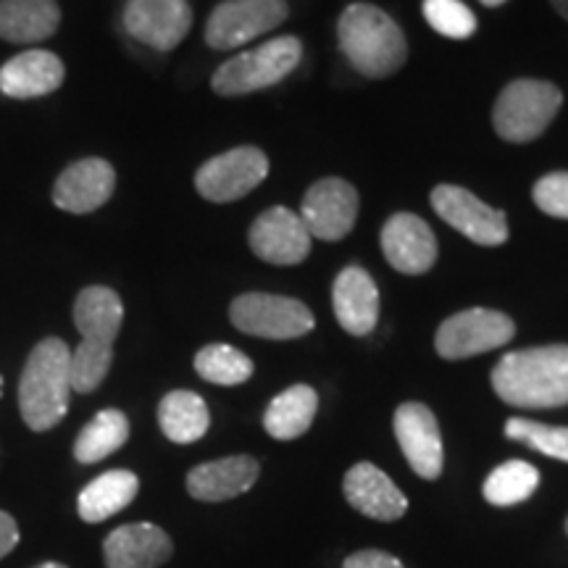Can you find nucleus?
<instances>
[{
    "label": "nucleus",
    "mask_w": 568,
    "mask_h": 568,
    "mask_svg": "<svg viewBox=\"0 0 568 568\" xmlns=\"http://www.w3.org/2000/svg\"><path fill=\"white\" fill-rule=\"evenodd\" d=\"M74 326L82 343L71 351V389L80 395L95 393L111 372L113 343L124 322L119 293L103 284L84 287L74 301Z\"/></svg>",
    "instance_id": "f257e3e1"
},
{
    "label": "nucleus",
    "mask_w": 568,
    "mask_h": 568,
    "mask_svg": "<svg viewBox=\"0 0 568 568\" xmlns=\"http://www.w3.org/2000/svg\"><path fill=\"white\" fill-rule=\"evenodd\" d=\"M497 397L516 408L568 406V345L524 347L493 368Z\"/></svg>",
    "instance_id": "f03ea898"
},
{
    "label": "nucleus",
    "mask_w": 568,
    "mask_h": 568,
    "mask_svg": "<svg viewBox=\"0 0 568 568\" xmlns=\"http://www.w3.org/2000/svg\"><path fill=\"white\" fill-rule=\"evenodd\" d=\"M71 347L61 337H45L32 347L19 379V414L32 432H48L69 410Z\"/></svg>",
    "instance_id": "7ed1b4c3"
},
{
    "label": "nucleus",
    "mask_w": 568,
    "mask_h": 568,
    "mask_svg": "<svg viewBox=\"0 0 568 568\" xmlns=\"http://www.w3.org/2000/svg\"><path fill=\"white\" fill-rule=\"evenodd\" d=\"M337 40L355 71L372 80H385L403 69L408 42L397 21L372 3H353L337 21Z\"/></svg>",
    "instance_id": "20e7f679"
},
{
    "label": "nucleus",
    "mask_w": 568,
    "mask_h": 568,
    "mask_svg": "<svg viewBox=\"0 0 568 568\" xmlns=\"http://www.w3.org/2000/svg\"><path fill=\"white\" fill-rule=\"evenodd\" d=\"M301 59V40L293 38V34H284V38H274L264 45L253 48V51L224 61L222 67L213 71L211 88L222 98H237L247 95V92L274 88L284 77L293 74Z\"/></svg>",
    "instance_id": "39448f33"
},
{
    "label": "nucleus",
    "mask_w": 568,
    "mask_h": 568,
    "mask_svg": "<svg viewBox=\"0 0 568 568\" xmlns=\"http://www.w3.org/2000/svg\"><path fill=\"white\" fill-rule=\"evenodd\" d=\"M564 105V92L545 80H516L497 95L495 132L506 142L537 140Z\"/></svg>",
    "instance_id": "423d86ee"
},
{
    "label": "nucleus",
    "mask_w": 568,
    "mask_h": 568,
    "mask_svg": "<svg viewBox=\"0 0 568 568\" xmlns=\"http://www.w3.org/2000/svg\"><path fill=\"white\" fill-rule=\"evenodd\" d=\"M230 322L243 335L264 339H297L314 329L316 318L311 308L295 297L245 293L230 305Z\"/></svg>",
    "instance_id": "0eeeda50"
},
{
    "label": "nucleus",
    "mask_w": 568,
    "mask_h": 568,
    "mask_svg": "<svg viewBox=\"0 0 568 568\" xmlns=\"http://www.w3.org/2000/svg\"><path fill=\"white\" fill-rule=\"evenodd\" d=\"M516 335L514 318L493 308H468L439 324L435 347L439 358L464 361L497 351Z\"/></svg>",
    "instance_id": "6e6552de"
},
{
    "label": "nucleus",
    "mask_w": 568,
    "mask_h": 568,
    "mask_svg": "<svg viewBox=\"0 0 568 568\" xmlns=\"http://www.w3.org/2000/svg\"><path fill=\"white\" fill-rule=\"evenodd\" d=\"M287 0H224L205 21V42L213 51H234L287 19Z\"/></svg>",
    "instance_id": "1a4fd4ad"
},
{
    "label": "nucleus",
    "mask_w": 568,
    "mask_h": 568,
    "mask_svg": "<svg viewBox=\"0 0 568 568\" xmlns=\"http://www.w3.org/2000/svg\"><path fill=\"white\" fill-rule=\"evenodd\" d=\"M268 176V159L253 145L232 148L222 155H213L197 169L195 187L205 201L232 203L253 193Z\"/></svg>",
    "instance_id": "9d476101"
},
{
    "label": "nucleus",
    "mask_w": 568,
    "mask_h": 568,
    "mask_svg": "<svg viewBox=\"0 0 568 568\" xmlns=\"http://www.w3.org/2000/svg\"><path fill=\"white\" fill-rule=\"evenodd\" d=\"M432 209L445 224L464 234L471 243L497 247L508 240V219L500 209L479 201L458 184H437L432 190Z\"/></svg>",
    "instance_id": "9b49d317"
},
{
    "label": "nucleus",
    "mask_w": 568,
    "mask_h": 568,
    "mask_svg": "<svg viewBox=\"0 0 568 568\" xmlns=\"http://www.w3.org/2000/svg\"><path fill=\"white\" fill-rule=\"evenodd\" d=\"M301 219L311 237L337 243L351 234L358 219V193L351 182L337 180V176L318 180L303 197Z\"/></svg>",
    "instance_id": "f8f14e48"
},
{
    "label": "nucleus",
    "mask_w": 568,
    "mask_h": 568,
    "mask_svg": "<svg viewBox=\"0 0 568 568\" xmlns=\"http://www.w3.org/2000/svg\"><path fill=\"white\" fill-rule=\"evenodd\" d=\"M124 27L134 40L153 51H174L193 27L187 0H126Z\"/></svg>",
    "instance_id": "ddd939ff"
},
{
    "label": "nucleus",
    "mask_w": 568,
    "mask_h": 568,
    "mask_svg": "<svg viewBox=\"0 0 568 568\" xmlns=\"http://www.w3.org/2000/svg\"><path fill=\"white\" fill-rule=\"evenodd\" d=\"M311 240L314 237L305 230L303 219L284 205L261 213L247 234L251 251L274 266H295L308 258Z\"/></svg>",
    "instance_id": "4468645a"
},
{
    "label": "nucleus",
    "mask_w": 568,
    "mask_h": 568,
    "mask_svg": "<svg viewBox=\"0 0 568 568\" xmlns=\"http://www.w3.org/2000/svg\"><path fill=\"white\" fill-rule=\"evenodd\" d=\"M393 426L408 466L422 479H437L445 466V450L435 414L424 403H403L395 410Z\"/></svg>",
    "instance_id": "2eb2a0df"
},
{
    "label": "nucleus",
    "mask_w": 568,
    "mask_h": 568,
    "mask_svg": "<svg viewBox=\"0 0 568 568\" xmlns=\"http://www.w3.org/2000/svg\"><path fill=\"white\" fill-rule=\"evenodd\" d=\"M116 190V172L105 159H82L63 169L53 184L55 209L67 213H92L103 209Z\"/></svg>",
    "instance_id": "dca6fc26"
},
{
    "label": "nucleus",
    "mask_w": 568,
    "mask_h": 568,
    "mask_svg": "<svg viewBox=\"0 0 568 568\" xmlns=\"http://www.w3.org/2000/svg\"><path fill=\"white\" fill-rule=\"evenodd\" d=\"M382 253L400 274H426L437 261V237L416 213H395L382 230Z\"/></svg>",
    "instance_id": "f3484780"
},
{
    "label": "nucleus",
    "mask_w": 568,
    "mask_h": 568,
    "mask_svg": "<svg viewBox=\"0 0 568 568\" xmlns=\"http://www.w3.org/2000/svg\"><path fill=\"white\" fill-rule=\"evenodd\" d=\"M343 493L358 514L374 518V521H397L408 510V497L395 487V481L382 468L366 464V460L355 464L345 474Z\"/></svg>",
    "instance_id": "a211bd4d"
},
{
    "label": "nucleus",
    "mask_w": 568,
    "mask_h": 568,
    "mask_svg": "<svg viewBox=\"0 0 568 568\" xmlns=\"http://www.w3.org/2000/svg\"><path fill=\"white\" fill-rule=\"evenodd\" d=\"M67 80V67L51 51H24L0 67V92L13 101H32L55 92Z\"/></svg>",
    "instance_id": "6ab92c4d"
},
{
    "label": "nucleus",
    "mask_w": 568,
    "mask_h": 568,
    "mask_svg": "<svg viewBox=\"0 0 568 568\" xmlns=\"http://www.w3.org/2000/svg\"><path fill=\"white\" fill-rule=\"evenodd\" d=\"M172 552L174 545L166 531L148 521L124 524L103 542L105 568H159Z\"/></svg>",
    "instance_id": "aec40b11"
},
{
    "label": "nucleus",
    "mask_w": 568,
    "mask_h": 568,
    "mask_svg": "<svg viewBox=\"0 0 568 568\" xmlns=\"http://www.w3.org/2000/svg\"><path fill=\"white\" fill-rule=\"evenodd\" d=\"M332 305H335L337 322L347 335H372L379 322V290H376L372 274L361 266L343 268L332 287Z\"/></svg>",
    "instance_id": "412c9836"
},
{
    "label": "nucleus",
    "mask_w": 568,
    "mask_h": 568,
    "mask_svg": "<svg viewBox=\"0 0 568 568\" xmlns=\"http://www.w3.org/2000/svg\"><path fill=\"white\" fill-rule=\"evenodd\" d=\"M261 466L251 456H230L195 466L187 474V493L201 503H222L243 495L258 481Z\"/></svg>",
    "instance_id": "4be33fe9"
},
{
    "label": "nucleus",
    "mask_w": 568,
    "mask_h": 568,
    "mask_svg": "<svg viewBox=\"0 0 568 568\" xmlns=\"http://www.w3.org/2000/svg\"><path fill=\"white\" fill-rule=\"evenodd\" d=\"M61 24L55 0H0V40L34 45L53 38Z\"/></svg>",
    "instance_id": "5701e85b"
},
{
    "label": "nucleus",
    "mask_w": 568,
    "mask_h": 568,
    "mask_svg": "<svg viewBox=\"0 0 568 568\" xmlns=\"http://www.w3.org/2000/svg\"><path fill=\"white\" fill-rule=\"evenodd\" d=\"M138 489L140 479L132 471H124V468L105 471L82 489L80 500H77V514H80L82 521L101 524L130 506L138 497Z\"/></svg>",
    "instance_id": "b1692460"
},
{
    "label": "nucleus",
    "mask_w": 568,
    "mask_h": 568,
    "mask_svg": "<svg viewBox=\"0 0 568 568\" xmlns=\"http://www.w3.org/2000/svg\"><path fill=\"white\" fill-rule=\"evenodd\" d=\"M318 410V395L314 387L295 385L287 387L268 403L264 414V429L274 439H297L311 429Z\"/></svg>",
    "instance_id": "393cba45"
},
{
    "label": "nucleus",
    "mask_w": 568,
    "mask_h": 568,
    "mask_svg": "<svg viewBox=\"0 0 568 568\" xmlns=\"http://www.w3.org/2000/svg\"><path fill=\"white\" fill-rule=\"evenodd\" d=\"M161 432L176 445L197 443L211 426V414L205 400L190 389H174L159 403Z\"/></svg>",
    "instance_id": "a878e982"
},
{
    "label": "nucleus",
    "mask_w": 568,
    "mask_h": 568,
    "mask_svg": "<svg viewBox=\"0 0 568 568\" xmlns=\"http://www.w3.org/2000/svg\"><path fill=\"white\" fill-rule=\"evenodd\" d=\"M130 439V418L122 410L105 408L84 426L74 443V458L80 464H98L113 456Z\"/></svg>",
    "instance_id": "bb28decb"
},
{
    "label": "nucleus",
    "mask_w": 568,
    "mask_h": 568,
    "mask_svg": "<svg viewBox=\"0 0 568 568\" xmlns=\"http://www.w3.org/2000/svg\"><path fill=\"white\" fill-rule=\"evenodd\" d=\"M537 487L539 471L535 466L527 464V460H506L495 471H489L481 493H485L487 503H493V506L508 508L529 500L537 493Z\"/></svg>",
    "instance_id": "cd10ccee"
},
{
    "label": "nucleus",
    "mask_w": 568,
    "mask_h": 568,
    "mask_svg": "<svg viewBox=\"0 0 568 568\" xmlns=\"http://www.w3.org/2000/svg\"><path fill=\"white\" fill-rule=\"evenodd\" d=\"M195 372L201 379L211 382V385L234 387L251 379L255 366L243 351H237V347L232 345L216 343V345H205L203 351H197Z\"/></svg>",
    "instance_id": "c85d7f7f"
},
{
    "label": "nucleus",
    "mask_w": 568,
    "mask_h": 568,
    "mask_svg": "<svg viewBox=\"0 0 568 568\" xmlns=\"http://www.w3.org/2000/svg\"><path fill=\"white\" fill-rule=\"evenodd\" d=\"M506 437L535 447L542 456L568 464V426H548L529 422V418H510L506 424Z\"/></svg>",
    "instance_id": "c756f323"
},
{
    "label": "nucleus",
    "mask_w": 568,
    "mask_h": 568,
    "mask_svg": "<svg viewBox=\"0 0 568 568\" xmlns=\"http://www.w3.org/2000/svg\"><path fill=\"white\" fill-rule=\"evenodd\" d=\"M424 19L437 34L466 40L477 32V17L460 0H424Z\"/></svg>",
    "instance_id": "7c9ffc66"
},
{
    "label": "nucleus",
    "mask_w": 568,
    "mask_h": 568,
    "mask_svg": "<svg viewBox=\"0 0 568 568\" xmlns=\"http://www.w3.org/2000/svg\"><path fill=\"white\" fill-rule=\"evenodd\" d=\"M531 197H535L537 209L548 216L568 219V172L545 174L531 190Z\"/></svg>",
    "instance_id": "2f4dec72"
},
{
    "label": "nucleus",
    "mask_w": 568,
    "mask_h": 568,
    "mask_svg": "<svg viewBox=\"0 0 568 568\" xmlns=\"http://www.w3.org/2000/svg\"><path fill=\"white\" fill-rule=\"evenodd\" d=\"M343 568H406L385 550H358L345 560Z\"/></svg>",
    "instance_id": "473e14b6"
},
{
    "label": "nucleus",
    "mask_w": 568,
    "mask_h": 568,
    "mask_svg": "<svg viewBox=\"0 0 568 568\" xmlns=\"http://www.w3.org/2000/svg\"><path fill=\"white\" fill-rule=\"evenodd\" d=\"M19 545V527L11 514L0 510V558H6Z\"/></svg>",
    "instance_id": "72a5a7b5"
},
{
    "label": "nucleus",
    "mask_w": 568,
    "mask_h": 568,
    "mask_svg": "<svg viewBox=\"0 0 568 568\" xmlns=\"http://www.w3.org/2000/svg\"><path fill=\"white\" fill-rule=\"evenodd\" d=\"M550 3H552V9H556L560 17L568 21V0H550Z\"/></svg>",
    "instance_id": "f704fd0d"
},
{
    "label": "nucleus",
    "mask_w": 568,
    "mask_h": 568,
    "mask_svg": "<svg viewBox=\"0 0 568 568\" xmlns=\"http://www.w3.org/2000/svg\"><path fill=\"white\" fill-rule=\"evenodd\" d=\"M481 6H487V9H497V6H503V3H508V0H479Z\"/></svg>",
    "instance_id": "c9c22d12"
},
{
    "label": "nucleus",
    "mask_w": 568,
    "mask_h": 568,
    "mask_svg": "<svg viewBox=\"0 0 568 568\" xmlns=\"http://www.w3.org/2000/svg\"><path fill=\"white\" fill-rule=\"evenodd\" d=\"M34 568H67L63 564H40V566H34Z\"/></svg>",
    "instance_id": "e433bc0d"
},
{
    "label": "nucleus",
    "mask_w": 568,
    "mask_h": 568,
    "mask_svg": "<svg viewBox=\"0 0 568 568\" xmlns=\"http://www.w3.org/2000/svg\"><path fill=\"white\" fill-rule=\"evenodd\" d=\"M0 395H3V376H0Z\"/></svg>",
    "instance_id": "4c0bfd02"
},
{
    "label": "nucleus",
    "mask_w": 568,
    "mask_h": 568,
    "mask_svg": "<svg viewBox=\"0 0 568 568\" xmlns=\"http://www.w3.org/2000/svg\"><path fill=\"white\" fill-rule=\"evenodd\" d=\"M566 535H568V518H566Z\"/></svg>",
    "instance_id": "58836bf2"
}]
</instances>
